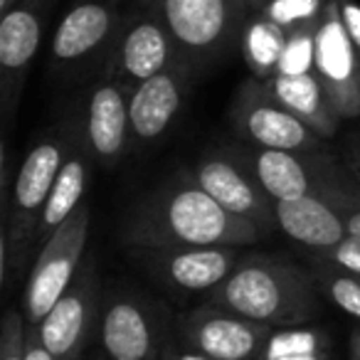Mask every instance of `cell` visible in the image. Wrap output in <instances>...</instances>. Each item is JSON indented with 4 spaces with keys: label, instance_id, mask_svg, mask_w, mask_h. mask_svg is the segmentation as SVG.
<instances>
[{
    "label": "cell",
    "instance_id": "obj_1",
    "mask_svg": "<svg viewBox=\"0 0 360 360\" xmlns=\"http://www.w3.org/2000/svg\"><path fill=\"white\" fill-rule=\"evenodd\" d=\"M262 235L255 222L212 200L188 168L141 198L121 227V240L131 250L245 247Z\"/></svg>",
    "mask_w": 360,
    "mask_h": 360
},
{
    "label": "cell",
    "instance_id": "obj_2",
    "mask_svg": "<svg viewBox=\"0 0 360 360\" xmlns=\"http://www.w3.org/2000/svg\"><path fill=\"white\" fill-rule=\"evenodd\" d=\"M207 301L269 328H289L319 314V284L311 269L294 262L252 255L207 294Z\"/></svg>",
    "mask_w": 360,
    "mask_h": 360
},
{
    "label": "cell",
    "instance_id": "obj_3",
    "mask_svg": "<svg viewBox=\"0 0 360 360\" xmlns=\"http://www.w3.org/2000/svg\"><path fill=\"white\" fill-rule=\"evenodd\" d=\"M82 131V119H65L47 129L15 170L8 210L0 212V276L11 281L27 252L37 245V222L57 175Z\"/></svg>",
    "mask_w": 360,
    "mask_h": 360
},
{
    "label": "cell",
    "instance_id": "obj_4",
    "mask_svg": "<svg viewBox=\"0 0 360 360\" xmlns=\"http://www.w3.org/2000/svg\"><path fill=\"white\" fill-rule=\"evenodd\" d=\"M146 6L163 18L180 60L195 72L240 45L252 13L247 0H148Z\"/></svg>",
    "mask_w": 360,
    "mask_h": 360
},
{
    "label": "cell",
    "instance_id": "obj_5",
    "mask_svg": "<svg viewBox=\"0 0 360 360\" xmlns=\"http://www.w3.org/2000/svg\"><path fill=\"white\" fill-rule=\"evenodd\" d=\"M89 222V205L82 202L79 210L40 245L22 291V316L30 326H40V321L50 314V309L79 274V266L86 257Z\"/></svg>",
    "mask_w": 360,
    "mask_h": 360
},
{
    "label": "cell",
    "instance_id": "obj_6",
    "mask_svg": "<svg viewBox=\"0 0 360 360\" xmlns=\"http://www.w3.org/2000/svg\"><path fill=\"white\" fill-rule=\"evenodd\" d=\"M250 168L264 193L274 202L296 200L304 195H326L350 180L348 168H338L333 158L319 153H296V150H271L240 146L230 148Z\"/></svg>",
    "mask_w": 360,
    "mask_h": 360
},
{
    "label": "cell",
    "instance_id": "obj_7",
    "mask_svg": "<svg viewBox=\"0 0 360 360\" xmlns=\"http://www.w3.org/2000/svg\"><path fill=\"white\" fill-rule=\"evenodd\" d=\"M232 126L237 134L255 148L296 150V153H319L326 139L304 124L299 116L281 106L262 79H247L237 89L230 109Z\"/></svg>",
    "mask_w": 360,
    "mask_h": 360
},
{
    "label": "cell",
    "instance_id": "obj_8",
    "mask_svg": "<svg viewBox=\"0 0 360 360\" xmlns=\"http://www.w3.org/2000/svg\"><path fill=\"white\" fill-rule=\"evenodd\" d=\"M175 65H186L163 18L146 6L143 11L124 18L111 50L106 52L104 75L119 79L126 86H139L141 82L160 75Z\"/></svg>",
    "mask_w": 360,
    "mask_h": 360
},
{
    "label": "cell",
    "instance_id": "obj_9",
    "mask_svg": "<svg viewBox=\"0 0 360 360\" xmlns=\"http://www.w3.org/2000/svg\"><path fill=\"white\" fill-rule=\"evenodd\" d=\"M271 330L269 326L205 301L180 316L175 340L215 360H262Z\"/></svg>",
    "mask_w": 360,
    "mask_h": 360
},
{
    "label": "cell",
    "instance_id": "obj_10",
    "mask_svg": "<svg viewBox=\"0 0 360 360\" xmlns=\"http://www.w3.org/2000/svg\"><path fill=\"white\" fill-rule=\"evenodd\" d=\"M101 289L99 264L94 255H86L79 274L62 294V299L40 321V335L55 360H82L94 326H99Z\"/></svg>",
    "mask_w": 360,
    "mask_h": 360
},
{
    "label": "cell",
    "instance_id": "obj_11",
    "mask_svg": "<svg viewBox=\"0 0 360 360\" xmlns=\"http://www.w3.org/2000/svg\"><path fill=\"white\" fill-rule=\"evenodd\" d=\"M47 6L50 0H18L0 13V109L6 131L20 104L27 72L42 47Z\"/></svg>",
    "mask_w": 360,
    "mask_h": 360
},
{
    "label": "cell",
    "instance_id": "obj_12",
    "mask_svg": "<svg viewBox=\"0 0 360 360\" xmlns=\"http://www.w3.org/2000/svg\"><path fill=\"white\" fill-rule=\"evenodd\" d=\"M134 257L153 281L175 294H210L245 259L240 247L134 250Z\"/></svg>",
    "mask_w": 360,
    "mask_h": 360
},
{
    "label": "cell",
    "instance_id": "obj_13",
    "mask_svg": "<svg viewBox=\"0 0 360 360\" xmlns=\"http://www.w3.org/2000/svg\"><path fill=\"white\" fill-rule=\"evenodd\" d=\"M188 170L198 186L227 212L255 222L262 232L276 225L274 200L232 150H210Z\"/></svg>",
    "mask_w": 360,
    "mask_h": 360
},
{
    "label": "cell",
    "instance_id": "obj_14",
    "mask_svg": "<svg viewBox=\"0 0 360 360\" xmlns=\"http://www.w3.org/2000/svg\"><path fill=\"white\" fill-rule=\"evenodd\" d=\"M165 340L158 319L143 299L124 291L101 299V360H160Z\"/></svg>",
    "mask_w": 360,
    "mask_h": 360
},
{
    "label": "cell",
    "instance_id": "obj_15",
    "mask_svg": "<svg viewBox=\"0 0 360 360\" xmlns=\"http://www.w3.org/2000/svg\"><path fill=\"white\" fill-rule=\"evenodd\" d=\"M316 77L343 121L360 116V60L345 32L338 0H330L316 32Z\"/></svg>",
    "mask_w": 360,
    "mask_h": 360
},
{
    "label": "cell",
    "instance_id": "obj_16",
    "mask_svg": "<svg viewBox=\"0 0 360 360\" xmlns=\"http://www.w3.org/2000/svg\"><path fill=\"white\" fill-rule=\"evenodd\" d=\"M131 86L101 72L86 99V114L82 119V134L94 163L116 165L134 146L129 114Z\"/></svg>",
    "mask_w": 360,
    "mask_h": 360
},
{
    "label": "cell",
    "instance_id": "obj_17",
    "mask_svg": "<svg viewBox=\"0 0 360 360\" xmlns=\"http://www.w3.org/2000/svg\"><path fill=\"white\" fill-rule=\"evenodd\" d=\"M124 22L114 0H79L57 22L50 42L52 65L70 67L109 52Z\"/></svg>",
    "mask_w": 360,
    "mask_h": 360
},
{
    "label": "cell",
    "instance_id": "obj_18",
    "mask_svg": "<svg viewBox=\"0 0 360 360\" xmlns=\"http://www.w3.org/2000/svg\"><path fill=\"white\" fill-rule=\"evenodd\" d=\"M193 77L195 70L191 65H175L131 89L129 114L134 143L148 146L168 134L186 106Z\"/></svg>",
    "mask_w": 360,
    "mask_h": 360
},
{
    "label": "cell",
    "instance_id": "obj_19",
    "mask_svg": "<svg viewBox=\"0 0 360 360\" xmlns=\"http://www.w3.org/2000/svg\"><path fill=\"white\" fill-rule=\"evenodd\" d=\"M276 227L296 245L306 247L314 255L338 247L348 240V232L343 225V215L335 207V202L326 195H304L296 200L274 202Z\"/></svg>",
    "mask_w": 360,
    "mask_h": 360
},
{
    "label": "cell",
    "instance_id": "obj_20",
    "mask_svg": "<svg viewBox=\"0 0 360 360\" xmlns=\"http://www.w3.org/2000/svg\"><path fill=\"white\" fill-rule=\"evenodd\" d=\"M91 158L89 148L84 143V134L79 131L75 146H72L70 155H67L65 165H62L60 175H57L55 186H52L47 202L40 212V222H37V245L50 240L60 225H65L84 202L86 186H89L91 175Z\"/></svg>",
    "mask_w": 360,
    "mask_h": 360
},
{
    "label": "cell",
    "instance_id": "obj_21",
    "mask_svg": "<svg viewBox=\"0 0 360 360\" xmlns=\"http://www.w3.org/2000/svg\"><path fill=\"white\" fill-rule=\"evenodd\" d=\"M264 86L269 89V94L279 101L281 106L291 111L294 116H299L309 129H314L319 136H323L326 141L330 136H335L340 126V116L333 109L328 94H326L321 79L314 75H301V77H281L274 75L269 79H264Z\"/></svg>",
    "mask_w": 360,
    "mask_h": 360
},
{
    "label": "cell",
    "instance_id": "obj_22",
    "mask_svg": "<svg viewBox=\"0 0 360 360\" xmlns=\"http://www.w3.org/2000/svg\"><path fill=\"white\" fill-rule=\"evenodd\" d=\"M286 35L289 32L281 25H276L274 20H269L262 11L250 13L240 35V52L255 79L264 82L276 75V65H279L281 50L286 45Z\"/></svg>",
    "mask_w": 360,
    "mask_h": 360
},
{
    "label": "cell",
    "instance_id": "obj_23",
    "mask_svg": "<svg viewBox=\"0 0 360 360\" xmlns=\"http://www.w3.org/2000/svg\"><path fill=\"white\" fill-rule=\"evenodd\" d=\"M262 360H333L328 333L321 326L309 323L274 328Z\"/></svg>",
    "mask_w": 360,
    "mask_h": 360
},
{
    "label": "cell",
    "instance_id": "obj_24",
    "mask_svg": "<svg viewBox=\"0 0 360 360\" xmlns=\"http://www.w3.org/2000/svg\"><path fill=\"white\" fill-rule=\"evenodd\" d=\"M309 269L314 274L319 289L326 294V299L360 323V276L343 271L340 266L321 259L319 255L311 257Z\"/></svg>",
    "mask_w": 360,
    "mask_h": 360
},
{
    "label": "cell",
    "instance_id": "obj_25",
    "mask_svg": "<svg viewBox=\"0 0 360 360\" xmlns=\"http://www.w3.org/2000/svg\"><path fill=\"white\" fill-rule=\"evenodd\" d=\"M316 32H319V22H316V25H304V27H296V30H289L286 45L279 57V65H276V75H281V77L314 75L316 72Z\"/></svg>",
    "mask_w": 360,
    "mask_h": 360
},
{
    "label": "cell",
    "instance_id": "obj_26",
    "mask_svg": "<svg viewBox=\"0 0 360 360\" xmlns=\"http://www.w3.org/2000/svg\"><path fill=\"white\" fill-rule=\"evenodd\" d=\"M330 0H269L262 13L286 32L304 25H316L323 18V11Z\"/></svg>",
    "mask_w": 360,
    "mask_h": 360
},
{
    "label": "cell",
    "instance_id": "obj_27",
    "mask_svg": "<svg viewBox=\"0 0 360 360\" xmlns=\"http://www.w3.org/2000/svg\"><path fill=\"white\" fill-rule=\"evenodd\" d=\"M25 328L22 311L8 309L0 328V360H25Z\"/></svg>",
    "mask_w": 360,
    "mask_h": 360
},
{
    "label": "cell",
    "instance_id": "obj_28",
    "mask_svg": "<svg viewBox=\"0 0 360 360\" xmlns=\"http://www.w3.org/2000/svg\"><path fill=\"white\" fill-rule=\"evenodd\" d=\"M321 259L330 262V264L340 266L343 271H350V274L360 276V242L358 240H343L338 247H333V250L323 252V255H319Z\"/></svg>",
    "mask_w": 360,
    "mask_h": 360
},
{
    "label": "cell",
    "instance_id": "obj_29",
    "mask_svg": "<svg viewBox=\"0 0 360 360\" xmlns=\"http://www.w3.org/2000/svg\"><path fill=\"white\" fill-rule=\"evenodd\" d=\"M338 8H340L345 32H348L350 42L355 47V55L360 60V3H355V0H338Z\"/></svg>",
    "mask_w": 360,
    "mask_h": 360
},
{
    "label": "cell",
    "instance_id": "obj_30",
    "mask_svg": "<svg viewBox=\"0 0 360 360\" xmlns=\"http://www.w3.org/2000/svg\"><path fill=\"white\" fill-rule=\"evenodd\" d=\"M25 360H55V355L47 350L45 340H42L40 328L30 323L25 328Z\"/></svg>",
    "mask_w": 360,
    "mask_h": 360
},
{
    "label": "cell",
    "instance_id": "obj_31",
    "mask_svg": "<svg viewBox=\"0 0 360 360\" xmlns=\"http://www.w3.org/2000/svg\"><path fill=\"white\" fill-rule=\"evenodd\" d=\"M160 360H215L205 353H198L193 348H186V345H180L175 338H168L163 345V353H160Z\"/></svg>",
    "mask_w": 360,
    "mask_h": 360
},
{
    "label": "cell",
    "instance_id": "obj_32",
    "mask_svg": "<svg viewBox=\"0 0 360 360\" xmlns=\"http://www.w3.org/2000/svg\"><path fill=\"white\" fill-rule=\"evenodd\" d=\"M345 168H348V173L353 175V180L360 186V148L350 153V158H348V163H345Z\"/></svg>",
    "mask_w": 360,
    "mask_h": 360
},
{
    "label": "cell",
    "instance_id": "obj_33",
    "mask_svg": "<svg viewBox=\"0 0 360 360\" xmlns=\"http://www.w3.org/2000/svg\"><path fill=\"white\" fill-rule=\"evenodd\" d=\"M350 360H360V323L350 333Z\"/></svg>",
    "mask_w": 360,
    "mask_h": 360
},
{
    "label": "cell",
    "instance_id": "obj_34",
    "mask_svg": "<svg viewBox=\"0 0 360 360\" xmlns=\"http://www.w3.org/2000/svg\"><path fill=\"white\" fill-rule=\"evenodd\" d=\"M266 3H269V0H247V6H250V11H252V13L262 11V8H264Z\"/></svg>",
    "mask_w": 360,
    "mask_h": 360
},
{
    "label": "cell",
    "instance_id": "obj_35",
    "mask_svg": "<svg viewBox=\"0 0 360 360\" xmlns=\"http://www.w3.org/2000/svg\"><path fill=\"white\" fill-rule=\"evenodd\" d=\"M15 3H18V0H0V13H6L8 8H13Z\"/></svg>",
    "mask_w": 360,
    "mask_h": 360
},
{
    "label": "cell",
    "instance_id": "obj_36",
    "mask_svg": "<svg viewBox=\"0 0 360 360\" xmlns=\"http://www.w3.org/2000/svg\"><path fill=\"white\" fill-rule=\"evenodd\" d=\"M143 3H148V0H143Z\"/></svg>",
    "mask_w": 360,
    "mask_h": 360
}]
</instances>
